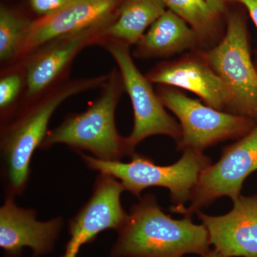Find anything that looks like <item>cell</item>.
Returning <instances> with one entry per match:
<instances>
[{
    "instance_id": "ffe728a7",
    "label": "cell",
    "mask_w": 257,
    "mask_h": 257,
    "mask_svg": "<svg viewBox=\"0 0 257 257\" xmlns=\"http://www.w3.org/2000/svg\"><path fill=\"white\" fill-rule=\"evenodd\" d=\"M72 0H30L33 10L42 16L57 13L67 6Z\"/></svg>"
},
{
    "instance_id": "4fadbf2b",
    "label": "cell",
    "mask_w": 257,
    "mask_h": 257,
    "mask_svg": "<svg viewBox=\"0 0 257 257\" xmlns=\"http://www.w3.org/2000/svg\"><path fill=\"white\" fill-rule=\"evenodd\" d=\"M146 77L152 83L194 93L204 104L218 110L227 112L229 109V89L208 64L201 50L192 51L177 60L158 64Z\"/></svg>"
},
{
    "instance_id": "2e32d148",
    "label": "cell",
    "mask_w": 257,
    "mask_h": 257,
    "mask_svg": "<svg viewBox=\"0 0 257 257\" xmlns=\"http://www.w3.org/2000/svg\"><path fill=\"white\" fill-rule=\"evenodd\" d=\"M167 10L163 0H124L117 18L104 32L105 40H117L128 46L136 45L147 28Z\"/></svg>"
},
{
    "instance_id": "52a82bcc",
    "label": "cell",
    "mask_w": 257,
    "mask_h": 257,
    "mask_svg": "<svg viewBox=\"0 0 257 257\" xmlns=\"http://www.w3.org/2000/svg\"><path fill=\"white\" fill-rule=\"evenodd\" d=\"M102 45L111 54L119 67L124 90L131 99L134 111V126L126 138L130 157L139 143L154 135L170 137L177 143L181 138V126L166 111L152 82L140 72L130 55V46L114 40H106Z\"/></svg>"
},
{
    "instance_id": "8992f818",
    "label": "cell",
    "mask_w": 257,
    "mask_h": 257,
    "mask_svg": "<svg viewBox=\"0 0 257 257\" xmlns=\"http://www.w3.org/2000/svg\"><path fill=\"white\" fill-rule=\"evenodd\" d=\"M165 108L179 119L181 138L177 150L204 152L208 147L243 138L256 121L218 110L186 96L175 87L161 85L157 92Z\"/></svg>"
},
{
    "instance_id": "603a6c76",
    "label": "cell",
    "mask_w": 257,
    "mask_h": 257,
    "mask_svg": "<svg viewBox=\"0 0 257 257\" xmlns=\"http://www.w3.org/2000/svg\"><path fill=\"white\" fill-rule=\"evenodd\" d=\"M202 257H222L221 256L220 253L218 252L216 249L210 250L209 252L206 253L205 255Z\"/></svg>"
},
{
    "instance_id": "7402d4cb",
    "label": "cell",
    "mask_w": 257,
    "mask_h": 257,
    "mask_svg": "<svg viewBox=\"0 0 257 257\" xmlns=\"http://www.w3.org/2000/svg\"><path fill=\"white\" fill-rule=\"evenodd\" d=\"M239 3L247 10L250 18L257 29V0H239Z\"/></svg>"
},
{
    "instance_id": "277c9868",
    "label": "cell",
    "mask_w": 257,
    "mask_h": 257,
    "mask_svg": "<svg viewBox=\"0 0 257 257\" xmlns=\"http://www.w3.org/2000/svg\"><path fill=\"white\" fill-rule=\"evenodd\" d=\"M178 162L160 166L152 159L134 153L128 163L121 161L107 162L78 152L88 168L107 174L118 179L125 190L135 197L145 189L161 187L169 189L173 206L172 209L185 207L202 171L211 165V160L203 152L185 150Z\"/></svg>"
},
{
    "instance_id": "e0dca14e",
    "label": "cell",
    "mask_w": 257,
    "mask_h": 257,
    "mask_svg": "<svg viewBox=\"0 0 257 257\" xmlns=\"http://www.w3.org/2000/svg\"><path fill=\"white\" fill-rule=\"evenodd\" d=\"M167 9L175 13L190 25L203 42H214L219 36V20L205 0H163Z\"/></svg>"
},
{
    "instance_id": "30bf717a",
    "label": "cell",
    "mask_w": 257,
    "mask_h": 257,
    "mask_svg": "<svg viewBox=\"0 0 257 257\" xmlns=\"http://www.w3.org/2000/svg\"><path fill=\"white\" fill-rule=\"evenodd\" d=\"M124 0H72L54 14L30 22L18 57L30 55L64 35L114 22Z\"/></svg>"
},
{
    "instance_id": "7a4b0ae2",
    "label": "cell",
    "mask_w": 257,
    "mask_h": 257,
    "mask_svg": "<svg viewBox=\"0 0 257 257\" xmlns=\"http://www.w3.org/2000/svg\"><path fill=\"white\" fill-rule=\"evenodd\" d=\"M108 78L109 75H102L57 85L3 126L1 155L6 195H21L26 189L34 152L45 140L49 121L57 107L74 94L104 85Z\"/></svg>"
},
{
    "instance_id": "cb8c5ba5",
    "label": "cell",
    "mask_w": 257,
    "mask_h": 257,
    "mask_svg": "<svg viewBox=\"0 0 257 257\" xmlns=\"http://www.w3.org/2000/svg\"><path fill=\"white\" fill-rule=\"evenodd\" d=\"M255 66H256V72H257V62H256V64H255Z\"/></svg>"
},
{
    "instance_id": "ac0fdd59",
    "label": "cell",
    "mask_w": 257,
    "mask_h": 257,
    "mask_svg": "<svg viewBox=\"0 0 257 257\" xmlns=\"http://www.w3.org/2000/svg\"><path fill=\"white\" fill-rule=\"evenodd\" d=\"M30 22L5 7L0 10V59L8 61L18 57Z\"/></svg>"
},
{
    "instance_id": "5b68a950",
    "label": "cell",
    "mask_w": 257,
    "mask_h": 257,
    "mask_svg": "<svg viewBox=\"0 0 257 257\" xmlns=\"http://www.w3.org/2000/svg\"><path fill=\"white\" fill-rule=\"evenodd\" d=\"M201 52L229 89L227 112L257 121V72L251 60L246 16L238 11L228 13L224 37Z\"/></svg>"
},
{
    "instance_id": "3957f363",
    "label": "cell",
    "mask_w": 257,
    "mask_h": 257,
    "mask_svg": "<svg viewBox=\"0 0 257 257\" xmlns=\"http://www.w3.org/2000/svg\"><path fill=\"white\" fill-rule=\"evenodd\" d=\"M124 90L121 74L114 70L103 85L100 97L87 110L69 115L57 127L47 132L40 148L63 144L107 162L130 157L126 138L118 133L114 119L115 109Z\"/></svg>"
},
{
    "instance_id": "44dd1931",
    "label": "cell",
    "mask_w": 257,
    "mask_h": 257,
    "mask_svg": "<svg viewBox=\"0 0 257 257\" xmlns=\"http://www.w3.org/2000/svg\"><path fill=\"white\" fill-rule=\"evenodd\" d=\"M211 10L218 15H222L226 11L228 5L239 3V0H205Z\"/></svg>"
},
{
    "instance_id": "9c48e42d",
    "label": "cell",
    "mask_w": 257,
    "mask_h": 257,
    "mask_svg": "<svg viewBox=\"0 0 257 257\" xmlns=\"http://www.w3.org/2000/svg\"><path fill=\"white\" fill-rule=\"evenodd\" d=\"M124 190L112 176L98 175L89 200L69 221L70 238L61 257H77L82 246L92 241L101 231H117L122 226L128 215L120 201Z\"/></svg>"
},
{
    "instance_id": "8fae6325",
    "label": "cell",
    "mask_w": 257,
    "mask_h": 257,
    "mask_svg": "<svg viewBox=\"0 0 257 257\" xmlns=\"http://www.w3.org/2000/svg\"><path fill=\"white\" fill-rule=\"evenodd\" d=\"M94 25L55 39L30 54L25 64L26 99L31 101L52 85L84 47L105 41L104 32L112 23Z\"/></svg>"
},
{
    "instance_id": "ba28073f",
    "label": "cell",
    "mask_w": 257,
    "mask_h": 257,
    "mask_svg": "<svg viewBox=\"0 0 257 257\" xmlns=\"http://www.w3.org/2000/svg\"><path fill=\"white\" fill-rule=\"evenodd\" d=\"M257 170V121L238 141L224 147L219 160L203 170L193 190L188 207L172 212L192 217L193 214L222 197L234 201L241 196L245 179Z\"/></svg>"
},
{
    "instance_id": "5bb4252c",
    "label": "cell",
    "mask_w": 257,
    "mask_h": 257,
    "mask_svg": "<svg viewBox=\"0 0 257 257\" xmlns=\"http://www.w3.org/2000/svg\"><path fill=\"white\" fill-rule=\"evenodd\" d=\"M197 214L207 228L210 245L221 256L257 257V194L240 196L224 215L201 211Z\"/></svg>"
},
{
    "instance_id": "6da1fadb",
    "label": "cell",
    "mask_w": 257,
    "mask_h": 257,
    "mask_svg": "<svg viewBox=\"0 0 257 257\" xmlns=\"http://www.w3.org/2000/svg\"><path fill=\"white\" fill-rule=\"evenodd\" d=\"M111 257L203 256L210 251L209 233L192 217L174 219L162 210L154 194L140 197L130 208L127 218L117 231Z\"/></svg>"
},
{
    "instance_id": "9a60e30c",
    "label": "cell",
    "mask_w": 257,
    "mask_h": 257,
    "mask_svg": "<svg viewBox=\"0 0 257 257\" xmlns=\"http://www.w3.org/2000/svg\"><path fill=\"white\" fill-rule=\"evenodd\" d=\"M140 58L168 57L184 51L202 50V40L183 19L167 9L136 44Z\"/></svg>"
},
{
    "instance_id": "d6986e66",
    "label": "cell",
    "mask_w": 257,
    "mask_h": 257,
    "mask_svg": "<svg viewBox=\"0 0 257 257\" xmlns=\"http://www.w3.org/2000/svg\"><path fill=\"white\" fill-rule=\"evenodd\" d=\"M23 79L20 74L12 73L5 76L0 81V107L2 114L14 103L21 89Z\"/></svg>"
},
{
    "instance_id": "7c38bea8",
    "label": "cell",
    "mask_w": 257,
    "mask_h": 257,
    "mask_svg": "<svg viewBox=\"0 0 257 257\" xmlns=\"http://www.w3.org/2000/svg\"><path fill=\"white\" fill-rule=\"evenodd\" d=\"M15 197L6 195L0 207V247L5 256L19 257L25 247L32 250V257L50 253L63 226V218L37 220L36 211L18 207Z\"/></svg>"
}]
</instances>
